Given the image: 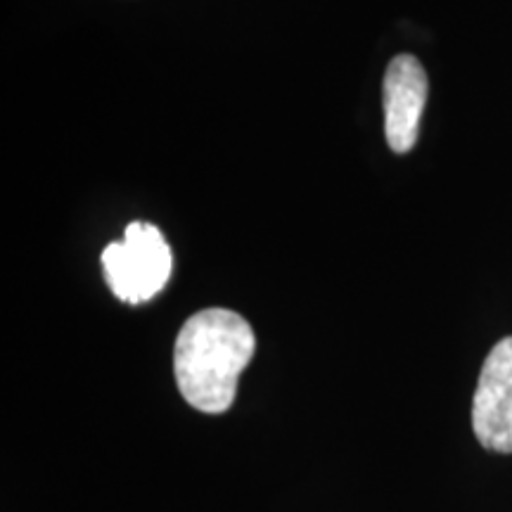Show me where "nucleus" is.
I'll use <instances>...</instances> for the list:
<instances>
[{
  "label": "nucleus",
  "instance_id": "7ed1b4c3",
  "mask_svg": "<svg viewBox=\"0 0 512 512\" xmlns=\"http://www.w3.org/2000/svg\"><path fill=\"white\" fill-rule=\"evenodd\" d=\"M472 430L486 451L512 453V337L486 356L472 401Z\"/></svg>",
  "mask_w": 512,
  "mask_h": 512
},
{
  "label": "nucleus",
  "instance_id": "f257e3e1",
  "mask_svg": "<svg viewBox=\"0 0 512 512\" xmlns=\"http://www.w3.org/2000/svg\"><path fill=\"white\" fill-rule=\"evenodd\" d=\"M254 351L256 335L240 313L204 309L190 316L174 349V373L183 399L202 413H226Z\"/></svg>",
  "mask_w": 512,
  "mask_h": 512
},
{
  "label": "nucleus",
  "instance_id": "f03ea898",
  "mask_svg": "<svg viewBox=\"0 0 512 512\" xmlns=\"http://www.w3.org/2000/svg\"><path fill=\"white\" fill-rule=\"evenodd\" d=\"M107 285L124 304H145L164 290L174 268L169 242L152 223L133 221L124 240L112 242L102 252Z\"/></svg>",
  "mask_w": 512,
  "mask_h": 512
},
{
  "label": "nucleus",
  "instance_id": "20e7f679",
  "mask_svg": "<svg viewBox=\"0 0 512 512\" xmlns=\"http://www.w3.org/2000/svg\"><path fill=\"white\" fill-rule=\"evenodd\" d=\"M384 133L396 155L411 152L420 136L430 83L415 55H396L384 72Z\"/></svg>",
  "mask_w": 512,
  "mask_h": 512
}]
</instances>
